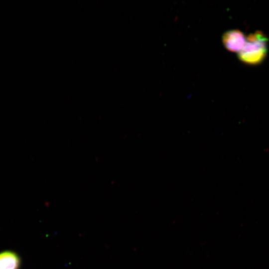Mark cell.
Listing matches in <instances>:
<instances>
[{"label":"cell","mask_w":269,"mask_h":269,"mask_svg":"<svg viewBox=\"0 0 269 269\" xmlns=\"http://www.w3.org/2000/svg\"><path fill=\"white\" fill-rule=\"evenodd\" d=\"M267 36L262 31H258L246 37L245 44L238 53L239 59L250 65L261 63L268 52Z\"/></svg>","instance_id":"6da1fadb"},{"label":"cell","mask_w":269,"mask_h":269,"mask_svg":"<svg viewBox=\"0 0 269 269\" xmlns=\"http://www.w3.org/2000/svg\"><path fill=\"white\" fill-rule=\"evenodd\" d=\"M222 41L224 46L228 50L239 53L245 44L246 37L242 31L233 29L224 33Z\"/></svg>","instance_id":"7a4b0ae2"},{"label":"cell","mask_w":269,"mask_h":269,"mask_svg":"<svg viewBox=\"0 0 269 269\" xmlns=\"http://www.w3.org/2000/svg\"><path fill=\"white\" fill-rule=\"evenodd\" d=\"M20 261L18 256L12 251L0 253V269H19Z\"/></svg>","instance_id":"3957f363"}]
</instances>
